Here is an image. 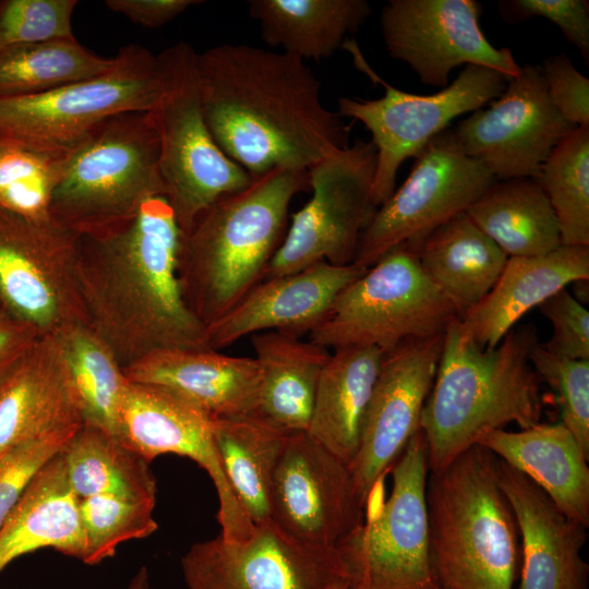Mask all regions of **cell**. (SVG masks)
Wrapping results in <instances>:
<instances>
[{
    "instance_id": "obj_23",
    "label": "cell",
    "mask_w": 589,
    "mask_h": 589,
    "mask_svg": "<svg viewBox=\"0 0 589 589\" xmlns=\"http://www.w3.org/2000/svg\"><path fill=\"white\" fill-rule=\"evenodd\" d=\"M497 480L521 537L519 589H586L587 527L565 515L533 481L496 458Z\"/></svg>"
},
{
    "instance_id": "obj_1",
    "label": "cell",
    "mask_w": 589,
    "mask_h": 589,
    "mask_svg": "<svg viewBox=\"0 0 589 589\" xmlns=\"http://www.w3.org/2000/svg\"><path fill=\"white\" fill-rule=\"evenodd\" d=\"M196 73L211 134L251 179L275 168L308 171L349 145V128L296 57L223 44L196 52Z\"/></svg>"
},
{
    "instance_id": "obj_28",
    "label": "cell",
    "mask_w": 589,
    "mask_h": 589,
    "mask_svg": "<svg viewBox=\"0 0 589 589\" xmlns=\"http://www.w3.org/2000/svg\"><path fill=\"white\" fill-rule=\"evenodd\" d=\"M251 342L261 371L253 414L288 435L306 432L328 349L279 332L252 335Z\"/></svg>"
},
{
    "instance_id": "obj_8",
    "label": "cell",
    "mask_w": 589,
    "mask_h": 589,
    "mask_svg": "<svg viewBox=\"0 0 589 589\" xmlns=\"http://www.w3.org/2000/svg\"><path fill=\"white\" fill-rule=\"evenodd\" d=\"M159 58L163 87L148 113L158 137L165 196L185 232L216 201L248 187L251 177L220 149L207 128L194 49L179 41Z\"/></svg>"
},
{
    "instance_id": "obj_3",
    "label": "cell",
    "mask_w": 589,
    "mask_h": 589,
    "mask_svg": "<svg viewBox=\"0 0 589 589\" xmlns=\"http://www.w3.org/2000/svg\"><path fill=\"white\" fill-rule=\"evenodd\" d=\"M538 342L534 326L527 324L510 329L496 347L480 348L462 334L458 318L449 324L420 418L430 472L445 468L490 430L541 422V380L529 359Z\"/></svg>"
},
{
    "instance_id": "obj_19",
    "label": "cell",
    "mask_w": 589,
    "mask_h": 589,
    "mask_svg": "<svg viewBox=\"0 0 589 589\" xmlns=\"http://www.w3.org/2000/svg\"><path fill=\"white\" fill-rule=\"evenodd\" d=\"M115 437L147 462L164 454L195 461L208 473L217 491L220 536L230 542L250 538L255 526L227 481L208 414L168 390L129 381L120 402Z\"/></svg>"
},
{
    "instance_id": "obj_38",
    "label": "cell",
    "mask_w": 589,
    "mask_h": 589,
    "mask_svg": "<svg viewBox=\"0 0 589 589\" xmlns=\"http://www.w3.org/2000/svg\"><path fill=\"white\" fill-rule=\"evenodd\" d=\"M67 154H48L0 143V208L29 219H47Z\"/></svg>"
},
{
    "instance_id": "obj_11",
    "label": "cell",
    "mask_w": 589,
    "mask_h": 589,
    "mask_svg": "<svg viewBox=\"0 0 589 589\" xmlns=\"http://www.w3.org/2000/svg\"><path fill=\"white\" fill-rule=\"evenodd\" d=\"M429 472L419 430L394 464L388 500L336 546L350 589H442L431 552Z\"/></svg>"
},
{
    "instance_id": "obj_48",
    "label": "cell",
    "mask_w": 589,
    "mask_h": 589,
    "mask_svg": "<svg viewBox=\"0 0 589 589\" xmlns=\"http://www.w3.org/2000/svg\"><path fill=\"white\" fill-rule=\"evenodd\" d=\"M127 589H153L151 586L148 572L145 566H142L132 577Z\"/></svg>"
},
{
    "instance_id": "obj_35",
    "label": "cell",
    "mask_w": 589,
    "mask_h": 589,
    "mask_svg": "<svg viewBox=\"0 0 589 589\" xmlns=\"http://www.w3.org/2000/svg\"><path fill=\"white\" fill-rule=\"evenodd\" d=\"M115 57H100L76 38L15 46L0 51V99L43 94L109 70Z\"/></svg>"
},
{
    "instance_id": "obj_24",
    "label": "cell",
    "mask_w": 589,
    "mask_h": 589,
    "mask_svg": "<svg viewBox=\"0 0 589 589\" xmlns=\"http://www.w3.org/2000/svg\"><path fill=\"white\" fill-rule=\"evenodd\" d=\"M133 383L168 390L212 419L253 414L261 382L254 358L213 349H167L123 368Z\"/></svg>"
},
{
    "instance_id": "obj_2",
    "label": "cell",
    "mask_w": 589,
    "mask_h": 589,
    "mask_svg": "<svg viewBox=\"0 0 589 589\" xmlns=\"http://www.w3.org/2000/svg\"><path fill=\"white\" fill-rule=\"evenodd\" d=\"M183 230L163 194L127 221L80 237L79 283L87 325L122 368L160 350L211 349L179 278Z\"/></svg>"
},
{
    "instance_id": "obj_32",
    "label": "cell",
    "mask_w": 589,
    "mask_h": 589,
    "mask_svg": "<svg viewBox=\"0 0 589 589\" xmlns=\"http://www.w3.org/2000/svg\"><path fill=\"white\" fill-rule=\"evenodd\" d=\"M466 214L508 257L545 255L562 245L555 213L536 178L495 180Z\"/></svg>"
},
{
    "instance_id": "obj_45",
    "label": "cell",
    "mask_w": 589,
    "mask_h": 589,
    "mask_svg": "<svg viewBox=\"0 0 589 589\" xmlns=\"http://www.w3.org/2000/svg\"><path fill=\"white\" fill-rule=\"evenodd\" d=\"M548 94L558 112L574 127H589V80L564 53L540 65Z\"/></svg>"
},
{
    "instance_id": "obj_43",
    "label": "cell",
    "mask_w": 589,
    "mask_h": 589,
    "mask_svg": "<svg viewBox=\"0 0 589 589\" xmlns=\"http://www.w3.org/2000/svg\"><path fill=\"white\" fill-rule=\"evenodd\" d=\"M501 16L507 23H519L539 16L556 25L565 38L589 61V2L587 0H503Z\"/></svg>"
},
{
    "instance_id": "obj_5",
    "label": "cell",
    "mask_w": 589,
    "mask_h": 589,
    "mask_svg": "<svg viewBox=\"0 0 589 589\" xmlns=\"http://www.w3.org/2000/svg\"><path fill=\"white\" fill-rule=\"evenodd\" d=\"M426 504L442 589H513L519 534L492 453L474 445L430 472Z\"/></svg>"
},
{
    "instance_id": "obj_12",
    "label": "cell",
    "mask_w": 589,
    "mask_h": 589,
    "mask_svg": "<svg viewBox=\"0 0 589 589\" xmlns=\"http://www.w3.org/2000/svg\"><path fill=\"white\" fill-rule=\"evenodd\" d=\"M375 170L376 148L361 139L312 166L308 170L311 199L291 216L264 279L320 262L352 264L361 233L375 212Z\"/></svg>"
},
{
    "instance_id": "obj_20",
    "label": "cell",
    "mask_w": 589,
    "mask_h": 589,
    "mask_svg": "<svg viewBox=\"0 0 589 589\" xmlns=\"http://www.w3.org/2000/svg\"><path fill=\"white\" fill-rule=\"evenodd\" d=\"M443 342L444 334L408 339L384 356L360 445L349 465L362 506L420 430L422 409L435 378Z\"/></svg>"
},
{
    "instance_id": "obj_21",
    "label": "cell",
    "mask_w": 589,
    "mask_h": 589,
    "mask_svg": "<svg viewBox=\"0 0 589 589\" xmlns=\"http://www.w3.org/2000/svg\"><path fill=\"white\" fill-rule=\"evenodd\" d=\"M364 271L353 264L320 262L265 278L205 328L207 347L219 351L263 332L309 335L325 318L341 290Z\"/></svg>"
},
{
    "instance_id": "obj_17",
    "label": "cell",
    "mask_w": 589,
    "mask_h": 589,
    "mask_svg": "<svg viewBox=\"0 0 589 589\" xmlns=\"http://www.w3.org/2000/svg\"><path fill=\"white\" fill-rule=\"evenodd\" d=\"M181 570L189 589H327L347 579L337 549L299 543L271 521L242 542L219 534L194 543Z\"/></svg>"
},
{
    "instance_id": "obj_33",
    "label": "cell",
    "mask_w": 589,
    "mask_h": 589,
    "mask_svg": "<svg viewBox=\"0 0 589 589\" xmlns=\"http://www.w3.org/2000/svg\"><path fill=\"white\" fill-rule=\"evenodd\" d=\"M213 436L227 481L250 521L269 522L274 474L289 435L247 414L213 419Z\"/></svg>"
},
{
    "instance_id": "obj_31",
    "label": "cell",
    "mask_w": 589,
    "mask_h": 589,
    "mask_svg": "<svg viewBox=\"0 0 589 589\" xmlns=\"http://www.w3.org/2000/svg\"><path fill=\"white\" fill-rule=\"evenodd\" d=\"M248 10L264 43L302 61L332 57L371 14L365 0H251Z\"/></svg>"
},
{
    "instance_id": "obj_22",
    "label": "cell",
    "mask_w": 589,
    "mask_h": 589,
    "mask_svg": "<svg viewBox=\"0 0 589 589\" xmlns=\"http://www.w3.org/2000/svg\"><path fill=\"white\" fill-rule=\"evenodd\" d=\"M79 396L57 338L39 336L0 378V456L83 425Z\"/></svg>"
},
{
    "instance_id": "obj_46",
    "label": "cell",
    "mask_w": 589,
    "mask_h": 589,
    "mask_svg": "<svg viewBox=\"0 0 589 589\" xmlns=\"http://www.w3.org/2000/svg\"><path fill=\"white\" fill-rule=\"evenodd\" d=\"M199 0H106L105 5L135 24L156 28L165 25Z\"/></svg>"
},
{
    "instance_id": "obj_39",
    "label": "cell",
    "mask_w": 589,
    "mask_h": 589,
    "mask_svg": "<svg viewBox=\"0 0 589 589\" xmlns=\"http://www.w3.org/2000/svg\"><path fill=\"white\" fill-rule=\"evenodd\" d=\"M155 503L113 495L80 500L86 544L83 563L96 565L112 557L121 543L152 536L158 529Z\"/></svg>"
},
{
    "instance_id": "obj_9",
    "label": "cell",
    "mask_w": 589,
    "mask_h": 589,
    "mask_svg": "<svg viewBox=\"0 0 589 589\" xmlns=\"http://www.w3.org/2000/svg\"><path fill=\"white\" fill-rule=\"evenodd\" d=\"M457 318L417 251L401 244L341 290L309 340L332 350L372 347L386 354L408 339L445 334Z\"/></svg>"
},
{
    "instance_id": "obj_29",
    "label": "cell",
    "mask_w": 589,
    "mask_h": 589,
    "mask_svg": "<svg viewBox=\"0 0 589 589\" xmlns=\"http://www.w3.org/2000/svg\"><path fill=\"white\" fill-rule=\"evenodd\" d=\"M385 353L372 347L333 350L318 381L306 433L345 464L358 452Z\"/></svg>"
},
{
    "instance_id": "obj_14",
    "label": "cell",
    "mask_w": 589,
    "mask_h": 589,
    "mask_svg": "<svg viewBox=\"0 0 589 589\" xmlns=\"http://www.w3.org/2000/svg\"><path fill=\"white\" fill-rule=\"evenodd\" d=\"M79 253L80 236L51 218L0 208V309L40 336L87 324Z\"/></svg>"
},
{
    "instance_id": "obj_27",
    "label": "cell",
    "mask_w": 589,
    "mask_h": 589,
    "mask_svg": "<svg viewBox=\"0 0 589 589\" xmlns=\"http://www.w3.org/2000/svg\"><path fill=\"white\" fill-rule=\"evenodd\" d=\"M41 549L82 562L85 557L80 498L68 481L61 452L38 471L0 527V572Z\"/></svg>"
},
{
    "instance_id": "obj_37",
    "label": "cell",
    "mask_w": 589,
    "mask_h": 589,
    "mask_svg": "<svg viewBox=\"0 0 589 589\" xmlns=\"http://www.w3.org/2000/svg\"><path fill=\"white\" fill-rule=\"evenodd\" d=\"M555 213L562 244L589 247V127L576 128L537 178Z\"/></svg>"
},
{
    "instance_id": "obj_13",
    "label": "cell",
    "mask_w": 589,
    "mask_h": 589,
    "mask_svg": "<svg viewBox=\"0 0 589 589\" xmlns=\"http://www.w3.org/2000/svg\"><path fill=\"white\" fill-rule=\"evenodd\" d=\"M413 158L405 182L363 229L353 265L366 269L401 244L418 251L433 230L466 213L495 181L480 161L464 153L449 128Z\"/></svg>"
},
{
    "instance_id": "obj_18",
    "label": "cell",
    "mask_w": 589,
    "mask_h": 589,
    "mask_svg": "<svg viewBox=\"0 0 589 589\" xmlns=\"http://www.w3.org/2000/svg\"><path fill=\"white\" fill-rule=\"evenodd\" d=\"M362 508L347 464L306 432L288 436L273 481L276 528L304 545L336 549Z\"/></svg>"
},
{
    "instance_id": "obj_34",
    "label": "cell",
    "mask_w": 589,
    "mask_h": 589,
    "mask_svg": "<svg viewBox=\"0 0 589 589\" xmlns=\"http://www.w3.org/2000/svg\"><path fill=\"white\" fill-rule=\"evenodd\" d=\"M61 454L70 486L80 500L113 495L156 501L149 462L98 428L83 423Z\"/></svg>"
},
{
    "instance_id": "obj_25",
    "label": "cell",
    "mask_w": 589,
    "mask_h": 589,
    "mask_svg": "<svg viewBox=\"0 0 589 589\" xmlns=\"http://www.w3.org/2000/svg\"><path fill=\"white\" fill-rule=\"evenodd\" d=\"M588 279L589 247L562 244L545 255L508 257L490 292L458 320L460 330L480 348H494L528 311Z\"/></svg>"
},
{
    "instance_id": "obj_40",
    "label": "cell",
    "mask_w": 589,
    "mask_h": 589,
    "mask_svg": "<svg viewBox=\"0 0 589 589\" xmlns=\"http://www.w3.org/2000/svg\"><path fill=\"white\" fill-rule=\"evenodd\" d=\"M529 359L539 378L557 394L562 423L589 455V360L552 354L540 342Z\"/></svg>"
},
{
    "instance_id": "obj_6",
    "label": "cell",
    "mask_w": 589,
    "mask_h": 589,
    "mask_svg": "<svg viewBox=\"0 0 589 589\" xmlns=\"http://www.w3.org/2000/svg\"><path fill=\"white\" fill-rule=\"evenodd\" d=\"M158 156L148 111L109 118L65 156L50 218L80 237L121 225L145 200L165 195Z\"/></svg>"
},
{
    "instance_id": "obj_30",
    "label": "cell",
    "mask_w": 589,
    "mask_h": 589,
    "mask_svg": "<svg viewBox=\"0 0 589 589\" xmlns=\"http://www.w3.org/2000/svg\"><path fill=\"white\" fill-rule=\"evenodd\" d=\"M417 253L424 274L458 320L490 292L508 260L466 213L433 230Z\"/></svg>"
},
{
    "instance_id": "obj_15",
    "label": "cell",
    "mask_w": 589,
    "mask_h": 589,
    "mask_svg": "<svg viewBox=\"0 0 589 589\" xmlns=\"http://www.w3.org/2000/svg\"><path fill=\"white\" fill-rule=\"evenodd\" d=\"M576 127L551 101L540 65L520 67L504 92L452 132L466 155L495 180L538 178L552 151Z\"/></svg>"
},
{
    "instance_id": "obj_4",
    "label": "cell",
    "mask_w": 589,
    "mask_h": 589,
    "mask_svg": "<svg viewBox=\"0 0 589 589\" xmlns=\"http://www.w3.org/2000/svg\"><path fill=\"white\" fill-rule=\"evenodd\" d=\"M304 170L275 168L216 201L183 232L179 278L184 301L206 328L264 279L280 245Z\"/></svg>"
},
{
    "instance_id": "obj_44",
    "label": "cell",
    "mask_w": 589,
    "mask_h": 589,
    "mask_svg": "<svg viewBox=\"0 0 589 589\" xmlns=\"http://www.w3.org/2000/svg\"><path fill=\"white\" fill-rule=\"evenodd\" d=\"M552 324L551 338L541 344L552 354L589 360V312L566 289H561L538 306Z\"/></svg>"
},
{
    "instance_id": "obj_41",
    "label": "cell",
    "mask_w": 589,
    "mask_h": 589,
    "mask_svg": "<svg viewBox=\"0 0 589 589\" xmlns=\"http://www.w3.org/2000/svg\"><path fill=\"white\" fill-rule=\"evenodd\" d=\"M76 0H0V51L22 45L75 39Z\"/></svg>"
},
{
    "instance_id": "obj_10",
    "label": "cell",
    "mask_w": 589,
    "mask_h": 589,
    "mask_svg": "<svg viewBox=\"0 0 589 589\" xmlns=\"http://www.w3.org/2000/svg\"><path fill=\"white\" fill-rule=\"evenodd\" d=\"M354 65L372 82L385 88L383 97L360 99L340 97L337 113L360 121L371 133L376 148V170L372 204L376 209L396 189L401 164L414 157L429 141L448 128L455 118L473 112L497 98L509 80L480 65H466L445 88L420 95L398 89L380 77L365 61L354 40H345Z\"/></svg>"
},
{
    "instance_id": "obj_7",
    "label": "cell",
    "mask_w": 589,
    "mask_h": 589,
    "mask_svg": "<svg viewBox=\"0 0 589 589\" xmlns=\"http://www.w3.org/2000/svg\"><path fill=\"white\" fill-rule=\"evenodd\" d=\"M163 80L159 55L140 45L124 46L99 75L43 94L0 99V143L67 154L109 118L151 111Z\"/></svg>"
},
{
    "instance_id": "obj_36",
    "label": "cell",
    "mask_w": 589,
    "mask_h": 589,
    "mask_svg": "<svg viewBox=\"0 0 589 589\" xmlns=\"http://www.w3.org/2000/svg\"><path fill=\"white\" fill-rule=\"evenodd\" d=\"M53 336L67 361L84 424L115 436L120 402L129 383L122 365L87 324Z\"/></svg>"
},
{
    "instance_id": "obj_26",
    "label": "cell",
    "mask_w": 589,
    "mask_h": 589,
    "mask_svg": "<svg viewBox=\"0 0 589 589\" xmlns=\"http://www.w3.org/2000/svg\"><path fill=\"white\" fill-rule=\"evenodd\" d=\"M477 445L540 486L568 517L589 526V455L562 423L483 433Z\"/></svg>"
},
{
    "instance_id": "obj_49",
    "label": "cell",
    "mask_w": 589,
    "mask_h": 589,
    "mask_svg": "<svg viewBox=\"0 0 589 589\" xmlns=\"http://www.w3.org/2000/svg\"><path fill=\"white\" fill-rule=\"evenodd\" d=\"M327 589H350L348 579L340 578L327 587Z\"/></svg>"
},
{
    "instance_id": "obj_42",
    "label": "cell",
    "mask_w": 589,
    "mask_h": 589,
    "mask_svg": "<svg viewBox=\"0 0 589 589\" xmlns=\"http://www.w3.org/2000/svg\"><path fill=\"white\" fill-rule=\"evenodd\" d=\"M74 434H56L26 442L0 456V527L34 477Z\"/></svg>"
},
{
    "instance_id": "obj_47",
    "label": "cell",
    "mask_w": 589,
    "mask_h": 589,
    "mask_svg": "<svg viewBox=\"0 0 589 589\" xmlns=\"http://www.w3.org/2000/svg\"><path fill=\"white\" fill-rule=\"evenodd\" d=\"M39 336L34 327L0 309V378Z\"/></svg>"
},
{
    "instance_id": "obj_16",
    "label": "cell",
    "mask_w": 589,
    "mask_h": 589,
    "mask_svg": "<svg viewBox=\"0 0 589 589\" xmlns=\"http://www.w3.org/2000/svg\"><path fill=\"white\" fill-rule=\"evenodd\" d=\"M474 0H389L381 12L383 40L393 59L406 63L428 86L445 88L459 65H480L512 79L520 67L510 49L483 34Z\"/></svg>"
}]
</instances>
